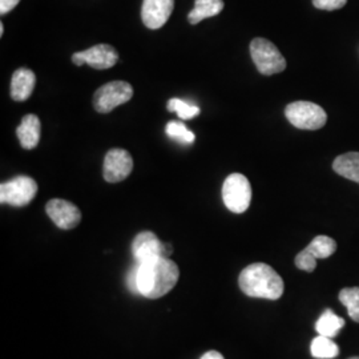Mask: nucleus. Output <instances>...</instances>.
<instances>
[{
  "label": "nucleus",
  "mask_w": 359,
  "mask_h": 359,
  "mask_svg": "<svg viewBox=\"0 0 359 359\" xmlns=\"http://www.w3.org/2000/svg\"><path fill=\"white\" fill-rule=\"evenodd\" d=\"M137 266L139 294L147 298H161L168 294L179 281V266L165 257L137 264Z\"/></svg>",
  "instance_id": "obj_1"
},
{
  "label": "nucleus",
  "mask_w": 359,
  "mask_h": 359,
  "mask_svg": "<svg viewBox=\"0 0 359 359\" xmlns=\"http://www.w3.org/2000/svg\"><path fill=\"white\" fill-rule=\"evenodd\" d=\"M240 289L248 297L276 301L281 298L285 285L281 276L269 265L256 262L246 266L238 277Z\"/></svg>",
  "instance_id": "obj_2"
},
{
  "label": "nucleus",
  "mask_w": 359,
  "mask_h": 359,
  "mask_svg": "<svg viewBox=\"0 0 359 359\" xmlns=\"http://www.w3.org/2000/svg\"><path fill=\"white\" fill-rule=\"evenodd\" d=\"M250 55L259 74L271 76L283 72L286 60L278 48L266 39L256 38L250 43Z\"/></svg>",
  "instance_id": "obj_3"
},
{
  "label": "nucleus",
  "mask_w": 359,
  "mask_h": 359,
  "mask_svg": "<svg viewBox=\"0 0 359 359\" xmlns=\"http://www.w3.org/2000/svg\"><path fill=\"white\" fill-rule=\"evenodd\" d=\"M285 116L295 128L317 130L325 127L327 115L318 104L294 102L285 108Z\"/></svg>",
  "instance_id": "obj_4"
},
{
  "label": "nucleus",
  "mask_w": 359,
  "mask_h": 359,
  "mask_svg": "<svg viewBox=\"0 0 359 359\" xmlns=\"http://www.w3.org/2000/svg\"><path fill=\"white\" fill-rule=\"evenodd\" d=\"M222 200L233 213H244L252 203V187L241 173H231L222 185Z\"/></svg>",
  "instance_id": "obj_5"
},
{
  "label": "nucleus",
  "mask_w": 359,
  "mask_h": 359,
  "mask_svg": "<svg viewBox=\"0 0 359 359\" xmlns=\"http://www.w3.org/2000/svg\"><path fill=\"white\" fill-rule=\"evenodd\" d=\"M38 193L36 181L28 176H18L0 185V203L8 205L26 206Z\"/></svg>",
  "instance_id": "obj_6"
},
{
  "label": "nucleus",
  "mask_w": 359,
  "mask_h": 359,
  "mask_svg": "<svg viewBox=\"0 0 359 359\" xmlns=\"http://www.w3.org/2000/svg\"><path fill=\"white\" fill-rule=\"evenodd\" d=\"M133 97V88L127 81H111L96 90L93 107L100 114L112 112L116 107L128 103Z\"/></svg>",
  "instance_id": "obj_7"
},
{
  "label": "nucleus",
  "mask_w": 359,
  "mask_h": 359,
  "mask_svg": "<svg viewBox=\"0 0 359 359\" xmlns=\"http://www.w3.org/2000/svg\"><path fill=\"white\" fill-rule=\"evenodd\" d=\"M132 253L137 264H144L160 257L169 258L172 255V246L161 243L152 231H142L132 243Z\"/></svg>",
  "instance_id": "obj_8"
},
{
  "label": "nucleus",
  "mask_w": 359,
  "mask_h": 359,
  "mask_svg": "<svg viewBox=\"0 0 359 359\" xmlns=\"http://www.w3.org/2000/svg\"><path fill=\"white\" fill-rule=\"evenodd\" d=\"M118 60V53L109 44H97L86 51L72 55V62L76 65H88L95 69L112 68Z\"/></svg>",
  "instance_id": "obj_9"
},
{
  "label": "nucleus",
  "mask_w": 359,
  "mask_h": 359,
  "mask_svg": "<svg viewBox=\"0 0 359 359\" xmlns=\"http://www.w3.org/2000/svg\"><path fill=\"white\" fill-rule=\"evenodd\" d=\"M133 170V158L126 149H111L104 158V179L108 182H120Z\"/></svg>",
  "instance_id": "obj_10"
},
{
  "label": "nucleus",
  "mask_w": 359,
  "mask_h": 359,
  "mask_svg": "<svg viewBox=\"0 0 359 359\" xmlns=\"http://www.w3.org/2000/svg\"><path fill=\"white\" fill-rule=\"evenodd\" d=\"M46 212L53 224L63 229L69 231L76 228L81 221V212L75 204L62 198H53L46 205Z\"/></svg>",
  "instance_id": "obj_11"
},
{
  "label": "nucleus",
  "mask_w": 359,
  "mask_h": 359,
  "mask_svg": "<svg viewBox=\"0 0 359 359\" xmlns=\"http://www.w3.org/2000/svg\"><path fill=\"white\" fill-rule=\"evenodd\" d=\"M175 0H144L142 7V23L149 29L164 26L173 13Z\"/></svg>",
  "instance_id": "obj_12"
},
{
  "label": "nucleus",
  "mask_w": 359,
  "mask_h": 359,
  "mask_svg": "<svg viewBox=\"0 0 359 359\" xmlns=\"http://www.w3.org/2000/svg\"><path fill=\"white\" fill-rule=\"evenodd\" d=\"M36 84V76L31 69L19 68L13 72L11 80V97L15 102H26L32 95Z\"/></svg>",
  "instance_id": "obj_13"
},
{
  "label": "nucleus",
  "mask_w": 359,
  "mask_h": 359,
  "mask_svg": "<svg viewBox=\"0 0 359 359\" xmlns=\"http://www.w3.org/2000/svg\"><path fill=\"white\" fill-rule=\"evenodd\" d=\"M16 136L25 149H34L40 142V120L38 116H25L16 129Z\"/></svg>",
  "instance_id": "obj_14"
},
{
  "label": "nucleus",
  "mask_w": 359,
  "mask_h": 359,
  "mask_svg": "<svg viewBox=\"0 0 359 359\" xmlns=\"http://www.w3.org/2000/svg\"><path fill=\"white\" fill-rule=\"evenodd\" d=\"M334 172L345 179L359 184V152L338 156L333 163Z\"/></svg>",
  "instance_id": "obj_15"
},
{
  "label": "nucleus",
  "mask_w": 359,
  "mask_h": 359,
  "mask_svg": "<svg viewBox=\"0 0 359 359\" xmlns=\"http://www.w3.org/2000/svg\"><path fill=\"white\" fill-rule=\"evenodd\" d=\"M224 10L222 0H196L194 8L188 15L191 25H198L204 19L213 18Z\"/></svg>",
  "instance_id": "obj_16"
},
{
  "label": "nucleus",
  "mask_w": 359,
  "mask_h": 359,
  "mask_svg": "<svg viewBox=\"0 0 359 359\" xmlns=\"http://www.w3.org/2000/svg\"><path fill=\"white\" fill-rule=\"evenodd\" d=\"M344 326H345V321L337 314H334L333 310L327 309L322 313L321 317L316 323V332L318 335L334 338L339 334Z\"/></svg>",
  "instance_id": "obj_17"
},
{
  "label": "nucleus",
  "mask_w": 359,
  "mask_h": 359,
  "mask_svg": "<svg viewBox=\"0 0 359 359\" xmlns=\"http://www.w3.org/2000/svg\"><path fill=\"white\" fill-rule=\"evenodd\" d=\"M311 355L317 359H333L339 355V347L332 338L318 335L313 339L310 346Z\"/></svg>",
  "instance_id": "obj_18"
},
{
  "label": "nucleus",
  "mask_w": 359,
  "mask_h": 359,
  "mask_svg": "<svg viewBox=\"0 0 359 359\" xmlns=\"http://www.w3.org/2000/svg\"><path fill=\"white\" fill-rule=\"evenodd\" d=\"M308 252H310L313 256L317 259L321 258H327V257L333 256L337 250V243L334 241L332 237L327 236H317L308 248H305Z\"/></svg>",
  "instance_id": "obj_19"
},
{
  "label": "nucleus",
  "mask_w": 359,
  "mask_h": 359,
  "mask_svg": "<svg viewBox=\"0 0 359 359\" xmlns=\"http://www.w3.org/2000/svg\"><path fill=\"white\" fill-rule=\"evenodd\" d=\"M341 304L347 309L348 317L359 323V287L342 289L338 295Z\"/></svg>",
  "instance_id": "obj_20"
},
{
  "label": "nucleus",
  "mask_w": 359,
  "mask_h": 359,
  "mask_svg": "<svg viewBox=\"0 0 359 359\" xmlns=\"http://www.w3.org/2000/svg\"><path fill=\"white\" fill-rule=\"evenodd\" d=\"M165 132L170 139L182 144H192L196 140L192 130L187 128V126L181 121H169L165 127Z\"/></svg>",
  "instance_id": "obj_21"
},
{
  "label": "nucleus",
  "mask_w": 359,
  "mask_h": 359,
  "mask_svg": "<svg viewBox=\"0 0 359 359\" xmlns=\"http://www.w3.org/2000/svg\"><path fill=\"white\" fill-rule=\"evenodd\" d=\"M168 111L177 114L181 120H192L194 117L200 115V108L193 105V104L187 103L180 99H170L168 102Z\"/></svg>",
  "instance_id": "obj_22"
},
{
  "label": "nucleus",
  "mask_w": 359,
  "mask_h": 359,
  "mask_svg": "<svg viewBox=\"0 0 359 359\" xmlns=\"http://www.w3.org/2000/svg\"><path fill=\"white\" fill-rule=\"evenodd\" d=\"M295 266L299 270L311 273L317 268V258L313 256L306 249H304L301 253L295 257Z\"/></svg>",
  "instance_id": "obj_23"
},
{
  "label": "nucleus",
  "mask_w": 359,
  "mask_h": 359,
  "mask_svg": "<svg viewBox=\"0 0 359 359\" xmlns=\"http://www.w3.org/2000/svg\"><path fill=\"white\" fill-rule=\"evenodd\" d=\"M347 0H313V4L318 10L325 11H334L339 10L346 4Z\"/></svg>",
  "instance_id": "obj_24"
},
{
  "label": "nucleus",
  "mask_w": 359,
  "mask_h": 359,
  "mask_svg": "<svg viewBox=\"0 0 359 359\" xmlns=\"http://www.w3.org/2000/svg\"><path fill=\"white\" fill-rule=\"evenodd\" d=\"M137 264L129 270L128 276H127V285H128V289L135 293V294H139V286H137Z\"/></svg>",
  "instance_id": "obj_25"
},
{
  "label": "nucleus",
  "mask_w": 359,
  "mask_h": 359,
  "mask_svg": "<svg viewBox=\"0 0 359 359\" xmlns=\"http://www.w3.org/2000/svg\"><path fill=\"white\" fill-rule=\"evenodd\" d=\"M20 0H0V13L6 15V13L13 11V8L19 4Z\"/></svg>",
  "instance_id": "obj_26"
},
{
  "label": "nucleus",
  "mask_w": 359,
  "mask_h": 359,
  "mask_svg": "<svg viewBox=\"0 0 359 359\" xmlns=\"http://www.w3.org/2000/svg\"><path fill=\"white\" fill-rule=\"evenodd\" d=\"M201 359H224L222 357V354H219L218 351H215V350H212V351H208L206 354H204Z\"/></svg>",
  "instance_id": "obj_27"
},
{
  "label": "nucleus",
  "mask_w": 359,
  "mask_h": 359,
  "mask_svg": "<svg viewBox=\"0 0 359 359\" xmlns=\"http://www.w3.org/2000/svg\"><path fill=\"white\" fill-rule=\"evenodd\" d=\"M3 34H4V26H3V23H0V35L3 36Z\"/></svg>",
  "instance_id": "obj_28"
},
{
  "label": "nucleus",
  "mask_w": 359,
  "mask_h": 359,
  "mask_svg": "<svg viewBox=\"0 0 359 359\" xmlns=\"http://www.w3.org/2000/svg\"><path fill=\"white\" fill-rule=\"evenodd\" d=\"M348 359H359V357H351V358H348Z\"/></svg>",
  "instance_id": "obj_29"
}]
</instances>
